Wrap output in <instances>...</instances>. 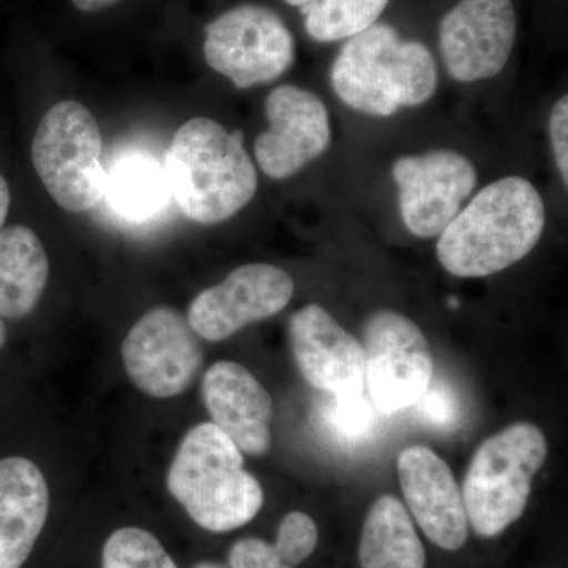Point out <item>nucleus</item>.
I'll return each mask as SVG.
<instances>
[{
	"mask_svg": "<svg viewBox=\"0 0 568 568\" xmlns=\"http://www.w3.org/2000/svg\"><path fill=\"white\" fill-rule=\"evenodd\" d=\"M10 186L7 183L6 178L0 174V230H2L3 223H6L7 215H9L10 209Z\"/></svg>",
	"mask_w": 568,
	"mask_h": 568,
	"instance_id": "28",
	"label": "nucleus"
},
{
	"mask_svg": "<svg viewBox=\"0 0 568 568\" xmlns=\"http://www.w3.org/2000/svg\"><path fill=\"white\" fill-rule=\"evenodd\" d=\"M231 568H293L287 566L274 545L256 537L241 538L230 551Z\"/></svg>",
	"mask_w": 568,
	"mask_h": 568,
	"instance_id": "26",
	"label": "nucleus"
},
{
	"mask_svg": "<svg viewBox=\"0 0 568 568\" xmlns=\"http://www.w3.org/2000/svg\"><path fill=\"white\" fill-rule=\"evenodd\" d=\"M284 2L293 7H298V9H304V7L315 6V3L321 2V0H284Z\"/></svg>",
	"mask_w": 568,
	"mask_h": 568,
	"instance_id": "30",
	"label": "nucleus"
},
{
	"mask_svg": "<svg viewBox=\"0 0 568 568\" xmlns=\"http://www.w3.org/2000/svg\"><path fill=\"white\" fill-rule=\"evenodd\" d=\"M365 381L369 399L383 414L416 405L433 381L432 347L417 324L381 310L364 327Z\"/></svg>",
	"mask_w": 568,
	"mask_h": 568,
	"instance_id": "8",
	"label": "nucleus"
},
{
	"mask_svg": "<svg viewBox=\"0 0 568 568\" xmlns=\"http://www.w3.org/2000/svg\"><path fill=\"white\" fill-rule=\"evenodd\" d=\"M547 457V437L528 422L507 426L478 447L462 491L477 536L497 537L521 518Z\"/></svg>",
	"mask_w": 568,
	"mask_h": 568,
	"instance_id": "5",
	"label": "nucleus"
},
{
	"mask_svg": "<svg viewBox=\"0 0 568 568\" xmlns=\"http://www.w3.org/2000/svg\"><path fill=\"white\" fill-rule=\"evenodd\" d=\"M399 211L407 231L436 237L462 211L477 185L473 162L454 151H432L396 160Z\"/></svg>",
	"mask_w": 568,
	"mask_h": 568,
	"instance_id": "10",
	"label": "nucleus"
},
{
	"mask_svg": "<svg viewBox=\"0 0 568 568\" xmlns=\"http://www.w3.org/2000/svg\"><path fill=\"white\" fill-rule=\"evenodd\" d=\"M293 276L271 264H246L223 283L204 290L189 306L190 327L200 338L223 342L246 325L268 320L293 298Z\"/></svg>",
	"mask_w": 568,
	"mask_h": 568,
	"instance_id": "11",
	"label": "nucleus"
},
{
	"mask_svg": "<svg viewBox=\"0 0 568 568\" xmlns=\"http://www.w3.org/2000/svg\"><path fill=\"white\" fill-rule=\"evenodd\" d=\"M50 280L47 250L29 227L0 230V317L22 320L40 304Z\"/></svg>",
	"mask_w": 568,
	"mask_h": 568,
	"instance_id": "18",
	"label": "nucleus"
},
{
	"mask_svg": "<svg viewBox=\"0 0 568 568\" xmlns=\"http://www.w3.org/2000/svg\"><path fill=\"white\" fill-rule=\"evenodd\" d=\"M362 568H425L426 552L406 507L384 495L373 504L358 544Z\"/></svg>",
	"mask_w": 568,
	"mask_h": 568,
	"instance_id": "19",
	"label": "nucleus"
},
{
	"mask_svg": "<svg viewBox=\"0 0 568 568\" xmlns=\"http://www.w3.org/2000/svg\"><path fill=\"white\" fill-rule=\"evenodd\" d=\"M291 346L310 386L335 398L364 394L365 351L327 310L310 304L290 321Z\"/></svg>",
	"mask_w": 568,
	"mask_h": 568,
	"instance_id": "14",
	"label": "nucleus"
},
{
	"mask_svg": "<svg viewBox=\"0 0 568 568\" xmlns=\"http://www.w3.org/2000/svg\"><path fill=\"white\" fill-rule=\"evenodd\" d=\"M201 388L212 424L242 454L264 457L271 450L274 403L250 369L235 362H216L205 372Z\"/></svg>",
	"mask_w": 568,
	"mask_h": 568,
	"instance_id": "16",
	"label": "nucleus"
},
{
	"mask_svg": "<svg viewBox=\"0 0 568 568\" xmlns=\"http://www.w3.org/2000/svg\"><path fill=\"white\" fill-rule=\"evenodd\" d=\"M122 361L142 394L174 398L196 379L203 346L185 316L170 306H156L130 328L122 343Z\"/></svg>",
	"mask_w": 568,
	"mask_h": 568,
	"instance_id": "9",
	"label": "nucleus"
},
{
	"mask_svg": "<svg viewBox=\"0 0 568 568\" xmlns=\"http://www.w3.org/2000/svg\"><path fill=\"white\" fill-rule=\"evenodd\" d=\"M50 514V488L31 459H0V568H21Z\"/></svg>",
	"mask_w": 568,
	"mask_h": 568,
	"instance_id": "17",
	"label": "nucleus"
},
{
	"mask_svg": "<svg viewBox=\"0 0 568 568\" xmlns=\"http://www.w3.org/2000/svg\"><path fill=\"white\" fill-rule=\"evenodd\" d=\"M268 129L254 141L261 171L275 181L293 178L327 151L332 141L325 104L315 93L280 85L265 100Z\"/></svg>",
	"mask_w": 568,
	"mask_h": 568,
	"instance_id": "13",
	"label": "nucleus"
},
{
	"mask_svg": "<svg viewBox=\"0 0 568 568\" xmlns=\"http://www.w3.org/2000/svg\"><path fill=\"white\" fill-rule=\"evenodd\" d=\"M387 6L388 0H321L301 11L308 36L331 43L372 28Z\"/></svg>",
	"mask_w": 568,
	"mask_h": 568,
	"instance_id": "21",
	"label": "nucleus"
},
{
	"mask_svg": "<svg viewBox=\"0 0 568 568\" xmlns=\"http://www.w3.org/2000/svg\"><path fill=\"white\" fill-rule=\"evenodd\" d=\"M164 174L183 215L201 224L233 219L257 190L244 134L226 132L222 123L207 118L179 126L166 152Z\"/></svg>",
	"mask_w": 568,
	"mask_h": 568,
	"instance_id": "2",
	"label": "nucleus"
},
{
	"mask_svg": "<svg viewBox=\"0 0 568 568\" xmlns=\"http://www.w3.org/2000/svg\"><path fill=\"white\" fill-rule=\"evenodd\" d=\"M549 136L552 152L564 183H568V100L567 95L556 102L549 118Z\"/></svg>",
	"mask_w": 568,
	"mask_h": 568,
	"instance_id": "27",
	"label": "nucleus"
},
{
	"mask_svg": "<svg viewBox=\"0 0 568 568\" xmlns=\"http://www.w3.org/2000/svg\"><path fill=\"white\" fill-rule=\"evenodd\" d=\"M104 196L122 215L144 220L162 211L171 194L164 168L151 156L132 155L114 164L106 174Z\"/></svg>",
	"mask_w": 568,
	"mask_h": 568,
	"instance_id": "20",
	"label": "nucleus"
},
{
	"mask_svg": "<svg viewBox=\"0 0 568 568\" xmlns=\"http://www.w3.org/2000/svg\"><path fill=\"white\" fill-rule=\"evenodd\" d=\"M331 80L347 106L388 118L402 106L428 102L439 78L425 44L405 41L392 26L376 22L346 41L332 65Z\"/></svg>",
	"mask_w": 568,
	"mask_h": 568,
	"instance_id": "3",
	"label": "nucleus"
},
{
	"mask_svg": "<svg viewBox=\"0 0 568 568\" xmlns=\"http://www.w3.org/2000/svg\"><path fill=\"white\" fill-rule=\"evenodd\" d=\"M7 343V328L6 324H3L2 317H0V349L6 346Z\"/></svg>",
	"mask_w": 568,
	"mask_h": 568,
	"instance_id": "31",
	"label": "nucleus"
},
{
	"mask_svg": "<svg viewBox=\"0 0 568 568\" xmlns=\"http://www.w3.org/2000/svg\"><path fill=\"white\" fill-rule=\"evenodd\" d=\"M418 416L433 428L448 429L459 420V406L454 392L443 383L429 384L416 403Z\"/></svg>",
	"mask_w": 568,
	"mask_h": 568,
	"instance_id": "25",
	"label": "nucleus"
},
{
	"mask_svg": "<svg viewBox=\"0 0 568 568\" xmlns=\"http://www.w3.org/2000/svg\"><path fill=\"white\" fill-rule=\"evenodd\" d=\"M166 485L189 517L211 532L248 525L264 503L263 487L245 469L244 454L213 424H200L186 433Z\"/></svg>",
	"mask_w": 568,
	"mask_h": 568,
	"instance_id": "4",
	"label": "nucleus"
},
{
	"mask_svg": "<svg viewBox=\"0 0 568 568\" xmlns=\"http://www.w3.org/2000/svg\"><path fill=\"white\" fill-rule=\"evenodd\" d=\"M547 223L536 186L518 175L489 183L439 234L436 253L448 274L484 278L536 248Z\"/></svg>",
	"mask_w": 568,
	"mask_h": 568,
	"instance_id": "1",
	"label": "nucleus"
},
{
	"mask_svg": "<svg viewBox=\"0 0 568 568\" xmlns=\"http://www.w3.org/2000/svg\"><path fill=\"white\" fill-rule=\"evenodd\" d=\"M71 2H73L78 10L84 11V13H93V11H100L114 6L119 0H71Z\"/></svg>",
	"mask_w": 568,
	"mask_h": 568,
	"instance_id": "29",
	"label": "nucleus"
},
{
	"mask_svg": "<svg viewBox=\"0 0 568 568\" xmlns=\"http://www.w3.org/2000/svg\"><path fill=\"white\" fill-rule=\"evenodd\" d=\"M335 398V396H334ZM376 407L364 394L335 398L327 422L336 435L346 440H361L376 425Z\"/></svg>",
	"mask_w": 568,
	"mask_h": 568,
	"instance_id": "24",
	"label": "nucleus"
},
{
	"mask_svg": "<svg viewBox=\"0 0 568 568\" xmlns=\"http://www.w3.org/2000/svg\"><path fill=\"white\" fill-rule=\"evenodd\" d=\"M99 122L74 100L55 103L43 115L32 144V163L63 211H92L104 197L106 171Z\"/></svg>",
	"mask_w": 568,
	"mask_h": 568,
	"instance_id": "6",
	"label": "nucleus"
},
{
	"mask_svg": "<svg viewBox=\"0 0 568 568\" xmlns=\"http://www.w3.org/2000/svg\"><path fill=\"white\" fill-rule=\"evenodd\" d=\"M204 58L235 88L250 89L286 73L294 63L295 40L274 10L244 3L207 26Z\"/></svg>",
	"mask_w": 568,
	"mask_h": 568,
	"instance_id": "7",
	"label": "nucleus"
},
{
	"mask_svg": "<svg viewBox=\"0 0 568 568\" xmlns=\"http://www.w3.org/2000/svg\"><path fill=\"white\" fill-rule=\"evenodd\" d=\"M398 477L407 507L425 536L446 551L465 547L469 523L462 489L447 463L432 448L413 446L399 454Z\"/></svg>",
	"mask_w": 568,
	"mask_h": 568,
	"instance_id": "15",
	"label": "nucleus"
},
{
	"mask_svg": "<svg viewBox=\"0 0 568 568\" xmlns=\"http://www.w3.org/2000/svg\"><path fill=\"white\" fill-rule=\"evenodd\" d=\"M517 39L511 0H462L439 26L440 54L454 80L476 82L507 65Z\"/></svg>",
	"mask_w": 568,
	"mask_h": 568,
	"instance_id": "12",
	"label": "nucleus"
},
{
	"mask_svg": "<svg viewBox=\"0 0 568 568\" xmlns=\"http://www.w3.org/2000/svg\"><path fill=\"white\" fill-rule=\"evenodd\" d=\"M103 568H178L173 558L149 530L122 528L103 547Z\"/></svg>",
	"mask_w": 568,
	"mask_h": 568,
	"instance_id": "22",
	"label": "nucleus"
},
{
	"mask_svg": "<svg viewBox=\"0 0 568 568\" xmlns=\"http://www.w3.org/2000/svg\"><path fill=\"white\" fill-rule=\"evenodd\" d=\"M194 568H227V567H224V566H222V564H216V562H201V564H197V566Z\"/></svg>",
	"mask_w": 568,
	"mask_h": 568,
	"instance_id": "32",
	"label": "nucleus"
},
{
	"mask_svg": "<svg viewBox=\"0 0 568 568\" xmlns=\"http://www.w3.org/2000/svg\"><path fill=\"white\" fill-rule=\"evenodd\" d=\"M320 530L312 517L291 511L282 519L274 547L287 566L295 567L315 552Z\"/></svg>",
	"mask_w": 568,
	"mask_h": 568,
	"instance_id": "23",
	"label": "nucleus"
}]
</instances>
